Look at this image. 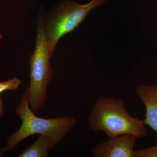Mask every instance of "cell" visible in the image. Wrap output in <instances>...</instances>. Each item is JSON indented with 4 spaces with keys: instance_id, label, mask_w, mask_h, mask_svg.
Here are the masks:
<instances>
[{
    "instance_id": "30bf717a",
    "label": "cell",
    "mask_w": 157,
    "mask_h": 157,
    "mask_svg": "<svg viewBox=\"0 0 157 157\" xmlns=\"http://www.w3.org/2000/svg\"><path fill=\"white\" fill-rule=\"evenodd\" d=\"M4 114V110H3V103L2 99L0 97V117L3 116Z\"/></svg>"
},
{
    "instance_id": "5b68a950",
    "label": "cell",
    "mask_w": 157,
    "mask_h": 157,
    "mask_svg": "<svg viewBox=\"0 0 157 157\" xmlns=\"http://www.w3.org/2000/svg\"><path fill=\"white\" fill-rule=\"evenodd\" d=\"M138 137L126 134L109 138L92 150L93 157H134V147Z\"/></svg>"
},
{
    "instance_id": "ba28073f",
    "label": "cell",
    "mask_w": 157,
    "mask_h": 157,
    "mask_svg": "<svg viewBox=\"0 0 157 157\" xmlns=\"http://www.w3.org/2000/svg\"><path fill=\"white\" fill-rule=\"evenodd\" d=\"M21 83L19 79L14 77L7 81L0 82V94L7 90H16Z\"/></svg>"
},
{
    "instance_id": "6da1fadb",
    "label": "cell",
    "mask_w": 157,
    "mask_h": 157,
    "mask_svg": "<svg viewBox=\"0 0 157 157\" xmlns=\"http://www.w3.org/2000/svg\"><path fill=\"white\" fill-rule=\"evenodd\" d=\"M15 113L21 121V125L18 131L7 139L6 147L0 149V155L7 151L12 150L27 137L37 134L49 136L54 148L66 137L77 122L76 118L69 116L49 119L36 116L30 108L28 94L26 90L15 109Z\"/></svg>"
},
{
    "instance_id": "7a4b0ae2",
    "label": "cell",
    "mask_w": 157,
    "mask_h": 157,
    "mask_svg": "<svg viewBox=\"0 0 157 157\" xmlns=\"http://www.w3.org/2000/svg\"><path fill=\"white\" fill-rule=\"evenodd\" d=\"M89 122L93 131L104 132L109 138L126 134L138 138L147 135L144 121L130 115L121 99L98 98L91 110Z\"/></svg>"
},
{
    "instance_id": "8992f818",
    "label": "cell",
    "mask_w": 157,
    "mask_h": 157,
    "mask_svg": "<svg viewBox=\"0 0 157 157\" xmlns=\"http://www.w3.org/2000/svg\"><path fill=\"white\" fill-rule=\"evenodd\" d=\"M136 94L146 107L144 124L154 130L157 135V84L139 86Z\"/></svg>"
},
{
    "instance_id": "277c9868",
    "label": "cell",
    "mask_w": 157,
    "mask_h": 157,
    "mask_svg": "<svg viewBox=\"0 0 157 157\" xmlns=\"http://www.w3.org/2000/svg\"><path fill=\"white\" fill-rule=\"evenodd\" d=\"M109 1L92 0L81 5L71 0H65L48 14L45 20V27L51 56H53L62 37L73 32L90 12Z\"/></svg>"
},
{
    "instance_id": "52a82bcc",
    "label": "cell",
    "mask_w": 157,
    "mask_h": 157,
    "mask_svg": "<svg viewBox=\"0 0 157 157\" xmlns=\"http://www.w3.org/2000/svg\"><path fill=\"white\" fill-rule=\"evenodd\" d=\"M53 148L52 141L48 135L41 134L33 144L23 150L18 157H47L49 150Z\"/></svg>"
},
{
    "instance_id": "9c48e42d",
    "label": "cell",
    "mask_w": 157,
    "mask_h": 157,
    "mask_svg": "<svg viewBox=\"0 0 157 157\" xmlns=\"http://www.w3.org/2000/svg\"><path fill=\"white\" fill-rule=\"evenodd\" d=\"M134 157H157V144L134 150Z\"/></svg>"
},
{
    "instance_id": "3957f363",
    "label": "cell",
    "mask_w": 157,
    "mask_h": 157,
    "mask_svg": "<svg viewBox=\"0 0 157 157\" xmlns=\"http://www.w3.org/2000/svg\"><path fill=\"white\" fill-rule=\"evenodd\" d=\"M51 57L45 20L40 16L37 19L35 49L28 59L30 85L25 90L28 94L30 108L35 114L45 105L48 86L52 80L53 70L50 62Z\"/></svg>"
}]
</instances>
